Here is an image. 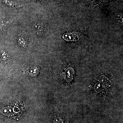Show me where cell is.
<instances>
[{
	"label": "cell",
	"mask_w": 123,
	"mask_h": 123,
	"mask_svg": "<svg viewBox=\"0 0 123 123\" xmlns=\"http://www.w3.org/2000/svg\"><path fill=\"white\" fill-rule=\"evenodd\" d=\"M5 2L6 4H7L9 6L14 7V8H20V7L23 6L22 5L20 4H18V3L13 2V1H11L5 0Z\"/></svg>",
	"instance_id": "cell-1"
}]
</instances>
